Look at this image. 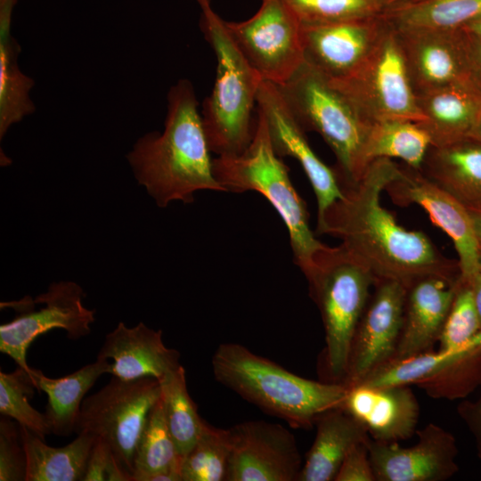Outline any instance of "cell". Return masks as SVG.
Instances as JSON below:
<instances>
[{"label": "cell", "mask_w": 481, "mask_h": 481, "mask_svg": "<svg viewBox=\"0 0 481 481\" xmlns=\"http://www.w3.org/2000/svg\"><path fill=\"white\" fill-rule=\"evenodd\" d=\"M400 173L401 165L390 159L371 161L356 183L340 184L343 196L317 219L316 232L340 239L375 281H396L408 288L429 275L457 281L458 262L444 257L423 232L400 225L382 207V192Z\"/></svg>", "instance_id": "1"}, {"label": "cell", "mask_w": 481, "mask_h": 481, "mask_svg": "<svg viewBox=\"0 0 481 481\" xmlns=\"http://www.w3.org/2000/svg\"><path fill=\"white\" fill-rule=\"evenodd\" d=\"M192 84L181 79L167 95L163 132L137 140L127 160L139 184L160 208L191 203L199 191L226 192L213 173V159Z\"/></svg>", "instance_id": "2"}, {"label": "cell", "mask_w": 481, "mask_h": 481, "mask_svg": "<svg viewBox=\"0 0 481 481\" xmlns=\"http://www.w3.org/2000/svg\"><path fill=\"white\" fill-rule=\"evenodd\" d=\"M216 379L248 402L298 428L312 427L341 405L347 387L298 376L236 343L221 344L212 357Z\"/></svg>", "instance_id": "3"}, {"label": "cell", "mask_w": 481, "mask_h": 481, "mask_svg": "<svg viewBox=\"0 0 481 481\" xmlns=\"http://www.w3.org/2000/svg\"><path fill=\"white\" fill-rule=\"evenodd\" d=\"M198 3L200 27L216 59L215 83L200 112L203 127L211 152L237 155L252 140V112L263 80L238 49L210 0Z\"/></svg>", "instance_id": "4"}, {"label": "cell", "mask_w": 481, "mask_h": 481, "mask_svg": "<svg viewBox=\"0 0 481 481\" xmlns=\"http://www.w3.org/2000/svg\"><path fill=\"white\" fill-rule=\"evenodd\" d=\"M213 173L226 192L254 191L269 201L286 225L296 265L306 273L324 244L310 229L306 205L276 153L265 118L258 109L249 146L240 154L213 159Z\"/></svg>", "instance_id": "5"}, {"label": "cell", "mask_w": 481, "mask_h": 481, "mask_svg": "<svg viewBox=\"0 0 481 481\" xmlns=\"http://www.w3.org/2000/svg\"><path fill=\"white\" fill-rule=\"evenodd\" d=\"M325 332L323 366L327 382L343 383L353 338L371 297L375 279L341 244L323 245L305 273Z\"/></svg>", "instance_id": "6"}, {"label": "cell", "mask_w": 481, "mask_h": 481, "mask_svg": "<svg viewBox=\"0 0 481 481\" xmlns=\"http://www.w3.org/2000/svg\"><path fill=\"white\" fill-rule=\"evenodd\" d=\"M277 86L305 131L318 133L335 154L339 183H356L369 166L364 149L371 124L328 77L306 62Z\"/></svg>", "instance_id": "7"}, {"label": "cell", "mask_w": 481, "mask_h": 481, "mask_svg": "<svg viewBox=\"0 0 481 481\" xmlns=\"http://www.w3.org/2000/svg\"><path fill=\"white\" fill-rule=\"evenodd\" d=\"M160 395L155 378L126 380L112 376L99 391L84 398L74 432L86 431L104 441L132 480L136 445Z\"/></svg>", "instance_id": "8"}, {"label": "cell", "mask_w": 481, "mask_h": 481, "mask_svg": "<svg viewBox=\"0 0 481 481\" xmlns=\"http://www.w3.org/2000/svg\"><path fill=\"white\" fill-rule=\"evenodd\" d=\"M330 80L370 124L388 119L423 121L397 34L388 23L354 73Z\"/></svg>", "instance_id": "9"}, {"label": "cell", "mask_w": 481, "mask_h": 481, "mask_svg": "<svg viewBox=\"0 0 481 481\" xmlns=\"http://www.w3.org/2000/svg\"><path fill=\"white\" fill-rule=\"evenodd\" d=\"M84 297L77 283L60 281L52 283L35 300L26 296L18 301L2 302L1 308H12L16 315L0 326L1 353L30 371L27 351L38 336L53 329L64 330L70 339L89 335L95 312L84 306Z\"/></svg>", "instance_id": "10"}, {"label": "cell", "mask_w": 481, "mask_h": 481, "mask_svg": "<svg viewBox=\"0 0 481 481\" xmlns=\"http://www.w3.org/2000/svg\"><path fill=\"white\" fill-rule=\"evenodd\" d=\"M233 42L263 81L281 86L305 62L301 23L281 0H262L257 12L240 22L225 21Z\"/></svg>", "instance_id": "11"}, {"label": "cell", "mask_w": 481, "mask_h": 481, "mask_svg": "<svg viewBox=\"0 0 481 481\" xmlns=\"http://www.w3.org/2000/svg\"><path fill=\"white\" fill-rule=\"evenodd\" d=\"M357 384L416 385L433 398H464L481 385V330L460 346L390 362Z\"/></svg>", "instance_id": "12"}, {"label": "cell", "mask_w": 481, "mask_h": 481, "mask_svg": "<svg viewBox=\"0 0 481 481\" xmlns=\"http://www.w3.org/2000/svg\"><path fill=\"white\" fill-rule=\"evenodd\" d=\"M357 325L343 384L354 386L388 363L402 332L407 288L399 281H377Z\"/></svg>", "instance_id": "13"}, {"label": "cell", "mask_w": 481, "mask_h": 481, "mask_svg": "<svg viewBox=\"0 0 481 481\" xmlns=\"http://www.w3.org/2000/svg\"><path fill=\"white\" fill-rule=\"evenodd\" d=\"M399 206L416 204L452 240L458 254L460 278L468 281L481 269L480 246L467 207L420 170L401 166L399 176L385 190Z\"/></svg>", "instance_id": "14"}, {"label": "cell", "mask_w": 481, "mask_h": 481, "mask_svg": "<svg viewBox=\"0 0 481 481\" xmlns=\"http://www.w3.org/2000/svg\"><path fill=\"white\" fill-rule=\"evenodd\" d=\"M229 429L226 481H298L302 461L289 430L265 420L244 421Z\"/></svg>", "instance_id": "15"}, {"label": "cell", "mask_w": 481, "mask_h": 481, "mask_svg": "<svg viewBox=\"0 0 481 481\" xmlns=\"http://www.w3.org/2000/svg\"><path fill=\"white\" fill-rule=\"evenodd\" d=\"M417 435V443L409 447L371 438L375 481H444L458 472V446L452 433L429 423Z\"/></svg>", "instance_id": "16"}, {"label": "cell", "mask_w": 481, "mask_h": 481, "mask_svg": "<svg viewBox=\"0 0 481 481\" xmlns=\"http://www.w3.org/2000/svg\"><path fill=\"white\" fill-rule=\"evenodd\" d=\"M382 16L302 25L305 62L331 80L354 73L367 59L387 28Z\"/></svg>", "instance_id": "17"}, {"label": "cell", "mask_w": 481, "mask_h": 481, "mask_svg": "<svg viewBox=\"0 0 481 481\" xmlns=\"http://www.w3.org/2000/svg\"><path fill=\"white\" fill-rule=\"evenodd\" d=\"M257 107L264 114L276 153L295 159L308 178L317 201V219L343 196L335 168L323 163L314 152L305 129L294 117L278 86L262 81Z\"/></svg>", "instance_id": "18"}, {"label": "cell", "mask_w": 481, "mask_h": 481, "mask_svg": "<svg viewBox=\"0 0 481 481\" xmlns=\"http://www.w3.org/2000/svg\"><path fill=\"white\" fill-rule=\"evenodd\" d=\"M395 30L416 94L469 80L464 29Z\"/></svg>", "instance_id": "19"}, {"label": "cell", "mask_w": 481, "mask_h": 481, "mask_svg": "<svg viewBox=\"0 0 481 481\" xmlns=\"http://www.w3.org/2000/svg\"><path fill=\"white\" fill-rule=\"evenodd\" d=\"M340 407L356 420L371 439L399 442L417 433L418 400L404 385L347 387Z\"/></svg>", "instance_id": "20"}, {"label": "cell", "mask_w": 481, "mask_h": 481, "mask_svg": "<svg viewBox=\"0 0 481 481\" xmlns=\"http://www.w3.org/2000/svg\"><path fill=\"white\" fill-rule=\"evenodd\" d=\"M457 281L429 275L407 288L402 332L390 362L431 351L434 344L438 342Z\"/></svg>", "instance_id": "21"}, {"label": "cell", "mask_w": 481, "mask_h": 481, "mask_svg": "<svg viewBox=\"0 0 481 481\" xmlns=\"http://www.w3.org/2000/svg\"><path fill=\"white\" fill-rule=\"evenodd\" d=\"M97 357L110 359V373L126 380L152 377L159 381L181 366L179 353L165 346L162 330L143 322L131 328L118 322L105 336Z\"/></svg>", "instance_id": "22"}, {"label": "cell", "mask_w": 481, "mask_h": 481, "mask_svg": "<svg viewBox=\"0 0 481 481\" xmlns=\"http://www.w3.org/2000/svg\"><path fill=\"white\" fill-rule=\"evenodd\" d=\"M432 146L469 136L481 116V93L470 80L416 94Z\"/></svg>", "instance_id": "23"}, {"label": "cell", "mask_w": 481, "mask_h": 481, "mask_svg": "<svg viewBox=\"0 0 481 481\" xmlns=\"http://www.w3.org/2000/svg\"><path fill=\"white\" fill-rule=\"evenodd\" d=\"M420 171L466 207L481 204V141L467 136L430 146Z\"/></svg>", "instance_id": "24"}, {"label": "cell", "mask_w": 481, "mask_h": 481, "mask_svg": "<svg viewBox=\"0 0 481 481\" xmlns=\"http://www.w3.org/2000/svg\"><path fill=\"white\" fill-rule=\"evenodd\" d=\"M316 434L298 481H335L349 451L367 442L365 428L340 406L322 412L316 420Z\"/></svg>", "instance_id": "25"}, {"label": "cell", "mask_w": 481, "mask_h": 481, "mask_svg": "<svg viewBox=\"0 0 481 481\" xmlns=\"http://www.w3.org/2000/svg\"><path fill=\"white\" fill-rule=\"evenodd\" d=\"M110 363L97 357L71 374L52 379L41 370L31 367L30 373L37 390L47 395L44 412L51 433L57 436H69L74 432L77 419L86 394L104 373H110Z\"/></svg>", "instance_id": "26"}, {"label": "cell", "mask_w": 481, "mask_h": 481, "mask_svg": "<svg viewBox=\"0 0 481 481\" xmlns=\"http://www.w3.org/2000/svg\"><path fill=\"white\" fill-rule=\"evenodd\" d=\"M20 429L27 456L26 481H83L96 436L84 431L67 445L53 447L28 428Z\"/></svg>", "instance_id": "27"}, {"label": "cell", "mask_w": 481, "mask_h": 481, "mask_svg": "<svg viewBox=\"0 0 481 481\" xmlns=\"http://www.w3.org/2000/svg\"><path fill=\"white\" fill-rule=\"evenodd\" d=\"M382 16L396 30L459 29L481 16V0H409Z\"/></svg>", "instance_id": "28"}, {"label": "cell", "mask_w": 481, "mask_h": 481, "mask_svg": "<svg viewBox=\"0 0 481 481\" xmlns=\"http://www.w3.org/2000/svg\"><path fill=\"white\" fill-rule=\"evenodd\" d=\"M432 145L428 132L417 122L388 119L371 123L364 157L370 165L377 159H398L406 166L420 170Z\"/></svg>", "instance_id": "29"}, {"label": "cell", "mask_w": 481, "mask_h": 481, "mask_svg": "<svg viewBox=\"0 0 481 481\" xmlns=\"http://www.w3.org/2000/svg\"><path fill=\"white\" fill-rule=\"evenodd\" d=\"M182 457L167 426L161 398L151 410L136 445L132 481H148L156 474L181 477Z\"/></svg>", "instance_id": "30"}, {"label": "cell", "mask_w": 481, "mask_h": 481, "mask_svg": "<svg viewBox=\"0 0 481 481\" xmlns=\"http://www.w3.org/2000/svg\"><path fill=\"white\" fill-rule=\"evenodd\" d=\"M159 383L165 420L183 458L198 440L205 420L199 415L197 405L188 393L182 365L166 375Z\"/></svg>", "instance_id": "31"}, {"label": "cell", "mask_w": 481, "mask_h": 481, "mask_svg": "<svg viewBox=\"0 0 481 481\" xmlns=\"http://www.w3.org/2000/svg\"><path fill=\"white\" fill-rule=\"evenodd\" d=\"M20 46L14 37L0 43V138L13 124L35 110L29 97L34 80L18 65Z\"/></svg>", "instance_id": "32"}, {"label": "cell", "mask_w": 481, "mask_h": 481, "mask_svg": "<svg viewBox=\"0 0 481 481\" xmlns=\"http://www.w3.org/2000/svg\"><path fill=\"white\" fill-rule=\"evenodd\" d=\"M230 454V429L205 421L198 440L182 458V481H226Z\"/></svg>", "instance_id": "33"}, {"label": "cell", "mask_w": 481, "mask_h": 481, "mask_svg": "<svg viewBox=\"0 0 481 481\" xmlns=\"http://www.w3.org/2000/svg\"><path fill=\"white\" fill-rule=\"evenodd\" d=\"M37 390L30 371L17 366L10 373L0 371V413L16 420L20 427L45 439L51 430L44 413L29 402Z\"/></svg>", "instance_id": "34"}, {"label": "cell", "mask_w": 481, "mask_h": 481, "mask_svg": "<svg viewBox=\"0 0 481 481\" xmlns=\"http://www.w3.org/2000/svg\"><path fill=\"white\" fill-rule=\"evenodd\" d=\"M301 25L325 24L379 16V0H281Z\"/></svg>", "instance_id": "35"}, {"label": "cell", "mask_w": 481, "mask_h": 481, "mask_svg": "<svg viewBox=\"0 0 481 481\" xmlns=\"http://www.w3.org/2000/svg\"><path fill=\"white\" fill-rule=\"evenodd\" d=\"M480 330L481 325L471 289L459 277L454 297L438 338V349L460 346Z\"/></svg>", "instance_id": "36"}, {"label": "cell", "mask_w": 481, "mask_h": 481, "mask_svg": "<svg viewBox=\"0 0 481 481\" xmlns=\"http://www.w3.org/2000/svg\"><path fill=\"white\" fill-rule=\"evenodd\" d=\"M27 456L20 424L0 419V481H26Z\"/></svg>", "instance_id": "37"}, {"label": "cell", "mask_w": 481, "mask_h": 481, "mask_svg": "<svg viewBox=\"0 0 481 481\" xmlns=\"http://www.w3.org/2000/svg\"><path fill=\"white\" fill-rule=\"evenodd\" d=\"M83 481H132L110 447L97 438L93 445Z\"/></svg>", "instance_id": "38"}, {"label": "cell", "mask_w": 481, "mask_h": 481, "mask_svg": "<svg viewBox=\"0 0 481 481\" xmlns=\"http://www.w3.org/2000/svg\"><path fill=\"white\" fill-rule=\"evenodd\" d=\"M370 440L355 445L349 451L338 469L335 481H375L370 460Z\"/></svg>", "instance_id": "39"}, {"label": "cell", "mask_w": 481, "mask_h": 481, "mask_svg": "<svg viewBox=\"0 0 481 481\" xmlns=\"http://www.w3.org/2000/svg\"><path fill=\"white\" fill-rule=\"evenodd\" d=\"M457 411L473 435L477 457L481 461V394L475 402L461 403Z\"/></svg>", "instance_id": "40"}, {"label": "cell", "mask_w": 481, "mask_h": 481, "mask_svg": "<svg viewBox=\"0 0 481 481\" xmlns=\"http://www.w3.org/2000/svg\"><path fill=\"white\" fill-rule=\"evenodd\" d=\"M467 35H468L469 80L477 87V89L481 93V44L476 41L468 33Z\"/></svg>", "instance_id": "41"}, {"label": "cell", "mask_w": 481, "mask_h": 481, "mask_svg": "<svg viewBox=\"0 0 481 481\" xmlns=\"http://www.w3.org/2000/svg\"><path fill=\"white\" fill-rule=\"evenodd\" d=\"M18 0H0V43L8 42L11 35L12 19Z\"/></svg>", "instance_id": "42"}, {"label": "cell", "mask_w": 481, "mask_h": 481, "mask_svg": "<svg viewBox=\"0 0 481 481\" xmlns=\"http://www.w3.org/2000/svg\"><path fill=\"white\" fill-rule=\"evenodd\" d=\"M465 282H467L471 289L475 306L481 325V269L477 271L468 281Z\"/></svg>", "instance_id": "43"}, {"label": "cell", "mask_w": 481, "mask_h": 481, "mask_svg": "<svg viewBox=\"0 0 481 481\" xmlns=\"http://www.w3.org/2000/svg\"><path fill=\"white\" fill-rule=\"evenodd\" d=\"M475 229V232L481 247V204L467 207Z\"/></svg>", "instance_id": "44"}, {"label": "cell", "mask_w": 481, "mask_h": 481, "mask_svg": "<svg viewBox=\"0 0 481 481\" xmlns=\"http://www.w3.org/2000/svg\"><path fill=\"white\" fill-rule=\"evenodd\" d=\"M462 29L481 44V16L468 23Z\"/></svg>", "instance_id": "45"}, {"label": "cell", "mask_w": 481, "mask_h": 481, "mask_svg": "<svg viewBox=\"0 0 481 481\" xmlns=\"http://www.w3.org/2000/svg\"><path fill=\"white\" fill-rule=\"evenodd\" d=\"M407 1L409 0H379L382 5L383 11L392 8L394 6H396L398 4H401L403 3H405Z\"/></svg>", "instance_id": "46"}, {"label": "cell", "mask_w": 481, "mask_h": 481, "mask_svg": "<svg viewBox=\"0 0 481 481\" xmlns=\"http://www.w3.org/2000/svg\"><path fill=\"white\" fill-rule=\"evenodd\" d=\"M469 136L481 141V116Z\"/></svg>", "instance_id": "47"}, {"label": "cell", "mask_w": 481, "mask_h": 481, "mask_svg": "<svg viewBox=\"0 0 481 481\" xmlns=\"http://www.w3.org/2000/svg\"><path fill=\"white\" fill-rule=\"evenodd\" d=\"M480 256H481V247H480Z\"/></svg>", "instance_id": "48"}]
</instances>
